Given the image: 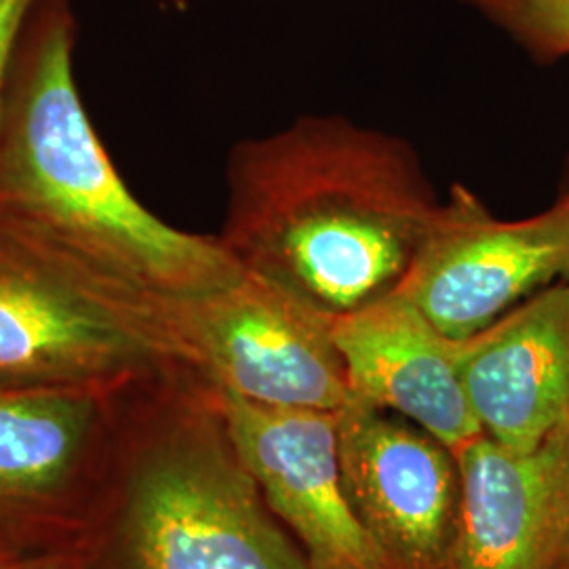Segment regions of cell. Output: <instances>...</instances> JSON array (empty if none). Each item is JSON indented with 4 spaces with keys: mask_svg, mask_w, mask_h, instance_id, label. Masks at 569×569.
<instances>
[{
    "mask_svg": "<svg viewBox=\"0 0 569 569\" xmlns=\"http://www.w3.org/2000/svg\"><path fill=\"white\" fill-rule=\"evenodd\" d=\"M226 183L228 253L331 317L397 289L441 204L411 143L336 114L237 143Z\"/></svg>",
    "mask_w": 569,
    "mask_h": 569,
    "instance_id": "cell-1",
    "label": "cell"
},
{
    "mask_svg": "<svg viewBox=\"0 0 569 569\" xmlns=\"http://www.w3.org/2000/svg\"><path fill=\"white\" fill-rule=\"evenodd\" d=\"M0 218L152 300L243 270L220 237L167 224L122 182L74 81L68 0H37L21 32L0 127Z\"/></svg>",
    "mask_w": 569,
    "mask_h": 569,
    "instance_id": "cell-2",
    "label": "cell"
},
{
    "mask_svg": "<svg viewBox=\"0 0 569 569\" xmlns=\"http://www.w3.org/2000/svg\"><path fill=\"white\" fill-rule=\"evenodd\" d=\"M270 512L199 369L119 388L81 538L93 569H312Z\"/></svg>",
    "mask_w": 569,
    "mask_h": 569,
    "instance_id": "cell-3",
    "label": "cell"
},
{
    "mask_svg": "<svg viewBox=\"0 0 569 569\" xmlns=\"http://www.w3.org/2000/svg\"><path fill=\"white\" fill-rule=\"evenodd\" d=\"M183 363L152 300L0 218V388L117 390Z\"/></svg>",
    "mask_w": 569,
    "mask_h": 569,
    "instance_id": "cell-4",
    "label": "cell"
},
{
    "mask_svg": "<svg viewBox=\"0 0 569 569\" xmlns=\"http://www.w3.org/2000/svg\"><path fill=\"white\" fill-rule=\"evenodd\" d=\"M164 321L183 363L228 392L266 406L340 411L355 401L333 340V317L256 272L167 300Z\"/></svg>",
    "mask_w": 569,
    "mask_h": 569,
    "instance_id": "cell-5",
    "label": "cell"
},
{
    "mask_svg": "<svg viewBox=\"0 0 569 569\" xmlns=\"http://www.w3.org/2000/svg\"><path fill=\"white\" fill-rule=\"evenodd\" d=\"M569 281V201L500 220L465 183L441 201L397 293L451 340H468L550 284Z\"/></svg>",
    "mask_w": 569,
    "mask_h": 569,
    "instance_id": "cell-6",
    "label": "cell"
},
{
    "mask_svg": "<svg viewBox=\"0 0 569 569\" xmlns=\"http://www.w3.org/2000/svg\"><path fill=\"white\" fill-rule=\"evenodd\" d=\"M117 392L0 388V531L21 549L81 542Z\"/></svg>",
    "mask_w": 569,
    "mask_h": 569,
    "instance_id": "cell-7",
    "label": "cell"
},
{
    "mask_svg": "<svg viewBox=\"0 0 569 569\" xmlns=\"http://www.w3.org/2000/svg\"><path fill=\"white\" fill-rule=\"evenodd\" d=\"M232 448L312 569H397L346 496L338 411L266 406L218 388Z\"/></svg>",
    "mask_w": 569,
    "mask_h": 569,
    "instance_id": "cell-8",
    "label": "cell"
},
{
    "mask_svg": "<svg viewBox=\"0 0 569 569\" xmlns=\"http://www.w3.org/2000/svg\"><path fill=\"white\" fill-rule=\"evenodd\" d=\"M346 496L397 569H449L458 519L451 451L427 430L352 401L338 411Z\"/></svg>",
    "mask_w": 569,
    "mask_h": 569,
    "instance_id": "cell-9",
    "label": "cell"
},
{
    "mask_svg": "<svg viewBox=\"0 0 569 569\" xmlns=\"http://www.w3.org/2000/svg\"><path fill=\"white\" fill-rule=\"evenodd\" d=\"M449 569H555L569 536V422L529 451L488 435L453 453Z\"/></svg>",
    "mask_w": 569,
    "mask_h": 569,
    "instance_id": "cell-10",
    "label": "cell"
},
{
    "mask_svg": "<svg viewBox=\"0 0 569 569\" xmlns=\"http://www.w3.org/2000/svg\"><path fill=\"white\" fill-rule=\"evenodd\" d=\"M333 340L357 401L406 416L451 453L483 435L460 378V340L406 296L390 291L333 317Z\"/></svg>",
    "mask_w": 569,
    "mask_h": 569,
    "instance_id": "cell-11",
    "label": "cell"
},
{
    "mask_svg": "<svg viewBox=\"0 0 569 569\" xmlns=\"http://www.w3.org/2000/svg\"><path fill=\"white\" fill-rule=\"evenodd\" d=\"M460 378L483 435L529 451L569 422V281L460 340Z\"/></svg>",
    "mask_w": 569,
    "mask_h": 569,
    "instance_id": "cell-12",
    "label": "cell"
},
{
    "mask_svg": "<svg viewBox=\"0 0 569 569\" xmlns=\"http://www.w3.org/2000/svg\"><path fill=\"white\" fill-rule=\"evenodd\" d=\"M540 63L569 56V0H460Z\"/></svg>",
    "mask_w": 569,
    "mask_h": 569,
    "instance_id": "cell-13",
    "label": "cell"
},
{
    "mask_svg": "<svg viewBox=\"0 0 569 569\" xmlns=\"http://www.w3.org/2000/svg\"><path fill=\"white\" fill-rule=\"evenodd\" d=\"M34 4L37 0H0V127L16 51Z\"/></svg>",
    "mask_w": 569,
    "mask_h": 569,
    "instance_id": "cell-14",
    "label": "cell"
},
{
    "mask_svg": "<svg viewBox=\"0 0 569 569\" xmlns=\"http://www.w3.org/2000/svg\"><path fill=\"white\" fill-rule=\"evenodd\" d=\"M0 569H93L89 555L79 545L60 549L26 550L0 561Z\"/></svg>",
    "mask_w": 569,
    "mask_h": 569,
    "instance_id": "cell-15",
    "label": "cell"
},
{
    "mask_svg": "<svg viewBox=\"0 0 569 569\" xmlns=\"http://www.w3.org/2000/svg\"><path fill=\"white\" fill-rule=\"evenodd\" d=\"M21 552H26V550L18 547L7 533H2L0 531V561H7V559H13V557H18Z\"/></svg>",
    "mask_w": 569,
    "mask_h": 569,
    "instance_id": "cell-16",
    "label": "cell"
},
{
    "mask_svg": "<svg viewBox=\"0 0 569 569\" xmlns=\"http://www.w3.org/2000/svg\"><path fill=\"white\" fill-rule=\"evenodd\" d=\"M561 199L569 201V159L568 167H566V176H563V183H561V192H559Z\"/></svg>",
    "mask_w": 569,
    "mask_h": 569,
    "instance_id": "cell-17",
    "label": "cell"
},
{
    "mask_svg": "<svg viewBox=\"0 0 569 569\" xmlns=\"http://www.w3.org/2000/svg\"><path fill=\"white\" fill-rule=\"evenodd\" d=\"M555 569H569V536L568 542H566V549L561 552V557H559V563H557V568Z\"/></svg>",
    "mask_w": 569,
    "mask_h": 569,
    "instance_id": "cell-18",
    "label": "cell"
},
{
    "mask_svg": "<svg viewBox=\"0 0 569 569\" xmlns=\"http://www.w3.org/2000/svg\"><path fill=\"white\" fill-rule=\"evenodd\" d=\"M167 2H171V4H178V7H183L188 0H167Z\"/></svg>",
    "mask_w": 569,
    "mask_h": 569,
    "instance_id": "cell-19",
    "label": "cell"
}]
</instances>
